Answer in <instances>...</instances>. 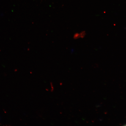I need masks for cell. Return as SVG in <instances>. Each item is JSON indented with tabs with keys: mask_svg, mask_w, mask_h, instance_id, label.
<instances>
[{
	"mask_svg": "<svg viewBox=\"0 0 126 126\" xmlns=\"http://www.w3.org/2000/svg\"><path fill=\"white\" fill-rule=\"evenodd\" d=\"M125 125V126H126V125Z\"/></svg>",
	"mask_w": 126,
	"mask_h": 126,
	"instance_id": "cell-1",
	"label": "cell"
}]
</instances>
